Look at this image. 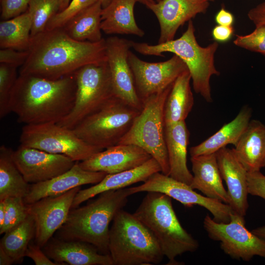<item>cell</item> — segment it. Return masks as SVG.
I'll use <instances>...</instances> for the list:
<instances>
[{
	"label": "cell",
	"mask_w": 265,
	"mask_h": 265,
	"mask_svg": "<svg viewBox=\"0 0 265 265\" xmlns=\"http://www.w3.org/2000/svg\"><path fill=\"white\" fill-rule=\"evenodd\" d=\"M107 174L103 172L85 170L77 161L70 169L55 177L30 185L24 200L26 204H29L46 197L64 193L82 185L96 184Z\"/></svg>",
	"instance_id": "obj_20"
},
{
	"label": "cell",
	"mask_w": 265,
	"mask_h": 265,
	"mask_svg": "<svg viewBox=\"0 0 265 265\" xmlns=\"http://www.w3.org/2000/svg\"><path fill=\"white\" fill-rule=\"evenodd\" d=\"M247 16L256 26L265 25V2L251 9L247 13Z\"/></svg>",
	"instance_id": "obj_43"
},
{
	"label": "cell",
	"mask_w": 265,
	"mask_h": 265,
	"mask_svg": "<svg viewBox=\"0 0 265 265\" xmlns=\"http://www.w3.org/2000/svg\"><path fill=\"white\" fill-rule=\"evenodd\" d=\"M131 194L141 192H158L164 193L187 207L199 205L208 210L213 219L221 223H228L233 211L231 207L216 200L204 196L190 186L161 172L151 175L141 185L129 188Z\"/></svg>",
	"instance_id": "obj_12"
},
{
	"label": "cell",
	"mask_w": 265,
	"mask_h": 265,
	"mask_svg": "<svg viewBox=\"0 0 265 265\" xmlns=\"http://www.w3.org/2000/svg\"><path fill=\"white\" fill-rule=\"evenodd\" d=\"M216 155L221 177L228 188V205L233 212L244 216L248 208L247 171L233 149L223 147Z\"/></svg>",
	"instance_id": "obj_19"
},
{
	"label": "cell",
	"mask_w": 265,
	"mask_h": 265,
	"mask_svg": "<svg viewBox=\"0 0 265 265\" xmlns=\"http://www.w3.org/2000/svg\"><path fill=\"white\" fill-rule=\"evenodd\" d=\"M76 90L74 73L57 80L20 75L11 93L10 110L26 125L57 123L71 111Z\"/></svg>",
	"instance_id": "obj_2"
},
{
	"label": "cell",
	"mask_w": 265,
	"mask_h": 265,
	"mask_svg": "<svg viewBox=\"0 0 265 265\" xmlns=\"http://www.w3.org/2000/svg\"><path fill=\"white\" fill-rule=\"evenodd\" d=\"M264 56H265V55H264Z\"/></svg>",
	"instance_id": "obj_52"
},
{
	"label": "cell",
	"mask_w": 265,
	"mask_h": 265,
	"mask_svg": "<svg viewBox=\"0 0 265 265\" xmlns=\"http://www.w3.org/2000/svg\"><path fill=\"white\" fill-rule=\"evenodd\" d=\"M31 16L26 10L0 23V47L28 51L31 40Z\"/></svg>",
	"instance_id": "obj_31"
},
{
	"label": "cell",
	"mask_w": 265,
	"mask_h": 265,
	"mask_svg": "<svg viewBox=\"0 0 265 265\" xmlns=\"http://www.w3.org/2000/svg\"><path fill=\"white\" fill-rule=\"evenodd\" d=\"M35 231L34 220L28 214L23 221L4 233L0 240V248L14 263H21L29 244L34 238Z\"/></svg>",
	"instance_id": "obj_32"
},
{
	"label": "cell",
	"mask_w": 265,
	"mask_h": 265,
	"mask_svg": "<svg viewBox=\"0 0 265 265\" xmlns=\"http://www.w3.org/2000/svg\"><path fill=\"white\" fill-rule=\"evenodd\" d=\"M5 213V202L4 199L0 200V227L4 222Z\"/></svg>",
	"instance_id": "obj_46"
},
{
	"label": "cell",
	"mask_w": 265,
	"mask_h": 265,
	"mask_svg": "<svg viewBox=\"0 0 265 265\" xmlns=\"http://www.w3.org/2000/svg\"><path fill=\"white\" fill-rule=\"evenodd\" d=\"M235 29L233 26L217 25L212 30V35L217 42H226L231 39L234 33Z\"/></svg>",
	"instance_id": "obj_42"
},
{
	"label": "cell",
	"mask_w": 265,
	"mask_h": 265,
	"mask_svg": "<svg viewBox=\"0 0 265 265\" xmlns=\"http://www.w3.org/2000/svg\"><path fill=\"white\" fill-rule=\"evenodd\" d=\"M218 47L216 41L205 47L198 44L192 20L188 21L186 30L178 39L157 45L132 42V48L143 55L164 56L162 53L169 52L178 56L188 68L194 90L209 103L212 101L210 79L213 75H220L214 65Z\"/></svg>",
	"instance_id": "obj_5"
},
{
	"label": "cell",
	"mask_w": 265,
	"mask_h": 265,
	"mask_svg": "<svg viewBox=\"0 0 265 265\" xmlns=\"http://www.w3.org/2000/svg\"><path fill=\"white\" fill-rule=\"evenodd\" d=\"M151 158L136 145L118 144L95 153L79 164L85 170L114 174L134 168Z\"/></svg>",
	"instance_id": "obj_18"
},
{
	"label": "cell",
	"mask_w": 265,
	"mask_h": 265,
	"mask_svg": "<svg viewBox=\"0 0 265 265\" xmlns=\"http://www.w3.org/2000/svg\"><path fill=\"white\" fill-rule=\"evenodd\" d=\"M234 20L233 14L227 10L223 6L215 16V21L218 25L232 26Z\"/></svg>",
	"instance_id": "obj_44"
},
{
	"label": "cell",
	"mask_w": 265,
	"mask_h": 265,
	"mask_svg": "<svg viewBox=\"0 0 265 265\" xmlns=\"http://www.w3.org/2000/svg\"><path fill=\"white\" fill-rule=\"evenodd\" d=\"M140 111L114 97L72 130L87 143L105 149L119 143Z\"/></svg>",
	"instance_id": "obj_8"
},
{
	"label": "cell",
	"mask_w": 265,
	"mask_h": 265,
	"mask_svg": "<svg viewBox=\"0 0 265 265\" xmlns=\"http://www.w3.org/2000/svg\"><path fill=\"white\" fill-rule=\"evenodd\" d=\"M80 189L78 186L59 195L26 204L35 224V243L42 248L66 222L74 198Z\"/></svg>",
	"instance_id": "obj_14"
},
{
	"label": "cell",
	"mask_w": 265,
	"mask_h": 265,
	"mask_svg": "<svg viewBox=\"0 0 265 265\" xmlns=\"http://www.w3.org/2000/svg\"><path fill=\"white\" fill-rule=\"evenodd\" d=\"M97 0H72L63 10L56 13L48 22L45 30L62 28L72 18L92 5Z\"/></svg>",
	"instance_id": "obj_36"
},
{
	"label": "cell",
	"mask_w": 265,
	"mask_h": 265,
	"mask_svg": "<svg viewBox=\"0 0 265 265\" xmlns=\"http://www.w3.org/2000/svg\"><path fill=\"white\" fill-rule=\"evenodd\" d=\"M74 74L77 90L74 106L57 123L70 130L115 97L107 61L84 65Z\"/></svg>",
	"instance_id": "obj_9"
},
{
	"label": "cell",
	"mask_w": 265,
	"mask_h": 265,
	"mask_svg": "<svg viewBox=\"0 0 265 265\" xmlns=\"http://www.w3.org/2000/svg\"><path fill=\"white\" fill-rule=\"evenodd\" d=\"M209 1H214L215 0H207Z\"/></svg>",
	"instance_id": "obj_51"
},
{
	"label": "cell",
	"mask_w": 265,
	"mask_h": 265,
	"mask_svg": "<svg viewBox=\"0 0 265 265\" xmlns=\"http://www.w3.org/2000/svg\"><path fill=\"white\" fill-rule=\"evenodd\" d=\"M136 0H112L101 14L102 30L107 34H131L143 37L144 31L134 16Z\"/></svg>",
	"instance_id": "obj_27"
},
{
	"label": "cell",
	"mask_w": 265,
	"mask_h": 265,
	"mask_svg": "<svg viewBox=\"0 0 265 265\" xmlns=\"http://www.w3.org/2000/svg\"><path fill=\"white\" fill-rule=\"evenodd\" d=\"M28 55L20 75L57 80L82 66L107 61L106 39L79 41L62 28L46 30L31 37Z\"/></svg>",
	"instance_id": "obj_1"
},
{
	"label": "cell",
	"mask_w": 265,
	"mask_h": 265,
	"mask_svg": "<svg viewBox=\"0 0 265 265\" xmlns=\"http://www.w3.org/2000/svg\"><path fill=\"white\" fill-rule=\"evenodd\" d=\"M193 179L190 187L206 196L228 204L229 197L219 169L215 153L191 157Z\"/></svg>",
	"instance_id": "obj_23"
},
{
	"label": "cell",
	"mask_w": 265,
	"mask_h": 265,
	"mask_svg": "<svg viewBox=\"0 0 265 265\" xmlns=\"http://www.w3.org/2000/svg\"><path fill=\"white\" fill-rule=\"evenodd\" d=\"M109 233V252L113 265L160 263L164 256L151 231L133 214L123 209L112 220Z\"/></svg>",
	"instance_id": "obj_6"
},
{
	"label": "cell",
	"mask_w": 265,
	"mask_h": 265,
	"mask_svg": "<svg viewBox=\"0 0 265 265\" xmlns=\"http://www.w3.org/2000/svg\"><path fill=\"white\" fill-rule=\"evenodd\" d=\"M252 115V109L243 106L236 117L206 140L190 148L191 157L215 153L228 144L237 145L246 130Z\"/></svg>",
	"instance_id": "obj_26"
},
{
	"label": "cell",
	"mask_w": 265,
	"mask_h": 265,
	"mask_svg": "<svg viewBox=\"0 0 265 265\" xmlns=\"http://www.w3.org/2000/svg\"><path fill=\"white\" fill-rule=\"evenodd\" d=\"M102 9L101 3L97 1L72 18L62 28L76 40L100 41L103 38L101 27Z\"/></svg>",
	"instance_id": "obj_29"
},
{
	"label": "cell",
	"mask_w": 265,
	"mask_h": 265,
	"mask_svg": "<svg viewBox=\"0 0 265 265\" xmlns=\"http://www.w3.org/2000/svg\"><path fill=\"white\" fill-rule=\"evenodd\" d=\"M13 159L28 183L35 184L55 177L70 169L75 164L69 157L20 145L13 151Z\"/></svg>",
	"instance_id": "obj_16"
},
{
	"label": "cell",
	"mask_w": 265,
	"mask_h": 265,
	"mask_svg": "<svg viewBox=\"0 0 265 265\" xmlns=\"http://www.w3.org/2000/svg\"><path fill=\"white\" fill-rule=\"evenodd\" d=\"M20 142L24 146L65 155L76 162L84 160L104 150L85 142L72 130L54 123L25 125Z\"/></svg>",
	"instance_id": "obj_10"
},
{
	"label": "cell",
	"mask_w": 265,
	"mask_h": 265,
	"mask_svg": "<svg viewBox=\"0 0 265 265\" xmlns=\"http://www.w3.org/2000/svg\"><path fill=\"white\" fill-rule=\"evenodd\" d=\"M13 151L4 145L0 147V200L10 197L24 198L29 186L13 159Z\"/></svg>",
	"instance_id": "obj_30"
},
{
	"label": "cell",
	"mask_w": 265,
	"mask_h": 265,
	"mask_svg": "<svg viewBox=\"0 0 265 265\" xmlns=\"http://www.w3.org/2000/svg\"><path fill=\"white\" fill-rule=\"evenodd\" d=\"M131 195L127 187L106 191L90 203L72 209L66 222L56 232L55 238L86 242L101 253L109 254V225Z\"/></svg>",
	"instance_id": "obj_3"
},
{
	"label": "cell",
	"mask_w": 265,
	"mask_h": 265,
	"mask_svg": "<svg viewBox=\"0 0 265 265\" xmlns=\"http://www.w3.org/2000/svg\"><path fill=\"white\" fill-rule=\"evenodd\" d=\"M14 264L11 258L1 249L0 248V265H10Z\"/></svg>",
	"instance_id": "obj_45"
},
{
	"label": "cell",
	"mask_w": 265,
	"mask_h": 265,
	"mask_svg": "<svg viewBox=\"0 0 265 265\" xmlns=\"http://www.w3.org/2000/svg\"><path fill=\"white\" fill-rule=\"evenodd\" d=\"M54 262L71 265H113L110 254H103L92 244L52 237L42 248Z\"/></svg>",
	"instance_id": "obj_21"
},
{
	"label": "cell",
	"mask_w": 265,
	"mask_h": 265,
	"mask_svg": "<svg viewBox=\"0 0 265 265\" xmlns=\"http://www.w3.org/2000/svg\"><path fill=\"white\" fill-rule=\"evenodd\" d=\"M249 194L265 200V175L260 171L247 172Z\"/></svg>",
	"instance_id": "obj_40"
},
{
	"label": "cell",
	"mask_w": 265,
	"mask_h": 265,
	"mask_svg": "<svg viewBox=\"0 0 265 265\" xmlns=\"http://www.w3.org/2000/svg\"><path fill=\"white\" fill-rule=\"evenodd\" d=\"M28 55L27 51H18L11 48H3L0 50V63L16 67H21Z\"/></svg>",
	"instance_id": "obj_39"
},
{
	"label": "cell",
	"mask_w": 265,
	"mask_h": 265,
	"mask_svg": "<svg viewBox=\"0 0 265 265\" xmlns=\"http://www.w3.org/2000/svg\"><path fill=\"white\" fill-rule=\"evenodd\" d=\"M162 0H136L137 2H139L140 3H141L143 4H144L145 6H147L148 4L150 3H153L155 2H158Z\"/></svg>",
	"instance_id": "obj_48"
},
{
	"label": "cell",
	"mask_w": 265,
	"mask_h": 265,
	"mask_svg": "<svg viewBox=\"0 0 265 265\" xmlns=\"http://www.w3.org/2000/svg\"><path fill=\"white\" fill-rule=\"evenodd\" d=\"M128 62L137 94L142 103L151 96L164 90L182 73L188 70L186 63L175 54L165 61L148 62L130 51Z\"/></svg>",
	"instance_id": "obj_13"
},
{
	"label": "cell",
	"mask_w": 265,
	"mask_h": 265,
	"mask_svg": "<svg viewBox=\"0 0 265 265\" xmlns=\"http://www.w3.org/2000/svg\"><path fill=\"white\" fill-rule=\"evenodd\" d=\"M61 0H30L27 11L31 18V37L45 30L49 21L60 11Z\"/></svg>",
	"instance_id": "obj_33"
},
{
	"label": "cell",
	"mask_w": 265,
	"mask_h": 265,
	"mask_svg": "<svg viewBox=\"0 0 265 265\" xmlns=\"http://www.w3.org/2000/svg\"><path fill=\"white\" fill-rule=\"evenodd\" d=\"M106 41L107 62L115 97L141 110L143 103L137 94L128 62V54L132 48V41L111 36L106 39Z\"/></svg>",
	"instance_id": "obj_15"
},
{
	"label": "cell",
	"mask_w": 265,
	"mask_h": 265,
	"mask_svg": "<svg viewBox=\"0 0 265 265\" xmlns=\"http://www.w3.org/2000/svg\"><path fill=\"white\" fill-rule=\"evenodd\" d=\"M133 214L154 235L169 264L177 263V256L198 249V241L181 225L169 196L148 192Z\"/></svg>",
	"instance_id": "obj_4"
},
{
	"label": "cell",
	"mask_w": 265,
	"mask_h": 265,
	"mask_svg": "<svg viewBox=\"0 0 265 265\" xmlns=\"http://www.w3.org/2000/svg\"><path fill=\"white\" fill-rule=\"evenodd\" d=\"M164 132L170 167L169 176L190 186L193 175L187 166L189 133L185 121L165 125Z\"/></svg>",
	"instance_id": "obj_24"
},
{
	"label": "cell",
	"mask_w": 265,
	"mask_h": 265,
	"mask_svg": "<svg viewBox=\"0 0 265 265\" xmlns=\"http://www.w3.org/2000/svg\"><path fill=\"white\" fill-rule=\"evenodd\" d=\"M173 83L143 102L140 112L117 144H132L141 148L158 162L161 172L168 176L170 167L165 139L164 107Z\"/></svg>",
	"instance_id": "obj_7"
},
{
	"label": "cell",
	"mask_w": 265,
	"mask_h": 265,
	"mask_svg": "<svg viewBox=\"0 0 265 265\" xmlns=\"http://www.w3.org/2000/svg\"><path fill=\"white\" fill-rule=\"evenodd\" d=\"M70 0H61V6L60 11L64 9L69 4Z\"/></svg>",
	"instance_id": "obj_49"
},
{
	"label": "cell",
	"mask_w": 265,
	"mask_h": 265,
	"mask_svg": "<svg viewBox=\"0 0 265 265\" xmlns=\"http://www.w3.org/2000/svg\"><path fill=\"white\" fill-rule=\"evenodd\" d=\"M252 233L265 240V226L253 229Z\"/></svg>",
	"instance_id": "obj_47"
},
{
	"label": "cell",
	"mask_w": 265,
	"mask_h": 265,
	"mask_svg": "<svg viewBox=\"0 0 265 265\" xmlns=\"http://www.w3.org/2000/svg\"><path fill=\"white\" fill-rule=\"evenodd\" d=\"M158 172H161V167L155 159L151 158L134 168L117 173L107 174L96 185L84 189H80L74 198L72 209L78 207L82 203L103 192L123 188L134 183L145 182L151 175Z\"/></svg>",
	"instance_id": "obj_22"
},
{
	"label": "cell",
	"mask_w": 265,
	"mask_h": 265,
	"mask_svg": "<svg viewBox=\"0 0 265 265\" xmlns=\"http://www.w3.org/2000/svg\"><path fill=\"white\" fill-rule=\"evenodd\" d=\"M209 4L207 0H162L148 4L159 24V43L174 39L178 28L197 14L205 13Z\"/></svg>",
	"instance_id": "obj_17"
},
{
	"label": "cell",
	"mask_w": 265,
	"mask_h": 265,
	"mask_svg": "<svg viewBox=\"0 0 265 265\" xmlns=\"http://www.w3.org/2000/svg\"><path fill=\"white\" fill-rule=\"evenodd\" d=\"M5 213L4 222L0 227V234H3L23 221L29 213L24 198L10 197L4 199Z\"/></svg>",
	"instance_id": "obj_34"
},
{
	"label": "cell",
	"mask_w": 265,
	"mask_h": 265,
	"mask_svg": "<svg viewBox=\"0 0 265 265\" xmlns=\"http://www.w3.org/2000/svg\"><path fill=\"white\" fill-rule=\"evenodd\" d=\"M234 44L239 47L265 55V25L256 26L250 34L236 35Z\"/></svg>",
	"instance_id": "obj_37"
},
{
	"label": "cell",
	"mask_w": 265,
	"mask_h": 265,
	"mask_svg": "<svg viewBox=\"0 0 265 265\" xmlns=\"http://www.w3.org/2000/svg\"><path fill=\"white\" fill-rule=\"evenodd\" d=\"M191 77L188 70L174 81L164 107L165 125L185 121L191 111L194 98L190 87Z\"/></svg>",
	"instance_id": "obj_28"
},
{
	"label": "cell",
	"mask_w": 265,
	"mask_h": 265,
	"mask_svg": "<svg viewBox=\"0 0 265 265\" xmlns=\"http://www.w3.org/2000/svg\"><path fill=\"white\" fill-rule=\"evenodd\" d=\"M25 257L31 259L36 265H60L52 261L45 254L42 248L35 243L29 244Z\"/></svg>",
	"instance_id": "obj_41"
},
{
	"label": "cell",
	"mask_w": 265,
	"mask_h": 265,
	"mask_svg": "<svg viewBox=\"0 0 265 265\" xmlns=\"http://www.w3.org/2000/svg\"><path fill=\"white\" fill-rule=\"evenodd\" d=\"M30 0H0L1 17L7 20L17 16L28 9Z\"/></svg>",
	"instance_id": "obj_38"
},
{
	"label": "cell",
	"mask_w": 265,
	"mask_h": 265,
	"mask_svg": "<svg viewBox=\"0 0 265 265\" xmlns=\"http://www.w3.org/2000/svg\"><path fill=\"white\" fill-rule=\"evenodd\" d=\"M99 1L102 6L103 8L106 7L112 0H97Z\"/></svg>",
	"instance_id": "obj_50"
},
{
	"label": "cell",
	"mask_w": 265,
	"mask_h": 265,
	"mask_svg": "<svg viewBox=\"0 0 265 265\" xmlns=\"http://www.w3.org/2000/svg\"><path fill=\"white\" fill-rule=\"evenodd\" d=\"M18 77L17 67L0 64V118L10 112L9 101L11 91Z\"/></svg>",
	"instance_id": "obj_35"
},
{
	"label": "cell",
	"mask_w": 265,
	"mask_h": 265,
	"mask_svg": "<svg viewBox=\"0 0 265 265\" xmlns=\"http://www.w3.org/2000/svg\"><path fill=\"white\" fill-rule=\"evenodd\" d=\"M244 217L232 212L230 221L221 223L207 214L204 228L209 237L220 241L221 249L233 259L249 261L255 256L265 258V240L245 227Z\"/></svg>",
	"instance_id": "obj_11"
},
{
	"label": "cell",
	"mask_w": 265,
	"mask_h": 265,
	"mask_svg": "<svg viewBox=\"0 0 265 265\" xmlns=\"http://www.w3.org/2000/svg\"><path fill=\"white\" fill-rule=\"evenodd\" d=\"M233 149L247 172L260 171L265 166V126L260 121L250 120Z\"/></svg>",
	"instance_id": "obj_25"
}]
</instances>
